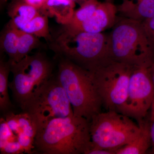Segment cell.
Segmentation results:
<instances>
[{"label":"cell","mask_w":154,"mask_h":154,"mask_svg":"<svg viewBox=\"0 0 154 154\" xmlns=\"http://www.w3.org/2000/svg\"><path fill=\"white\" fill-rule=\"evenodd\" d=\"M100 2L97 0H87L74 11L71 19L65 24L64 30L72 32L88 19L93 14Z\"/></svg>","instance_id":"e0dca14e"},{"label":"cell","mask_w":154,"mask_h":154,"mask_svg":"<svg viewBox=\"0 0 154 154\" xmlns=\"http://www.w3.org/2000/svg\"><path fill=\"white\" fill-rule=\"evenodd\" d=\"M8 61L13 75L9 88L22 108L34 93L49 79L51 65L40 54L28 55L17 62Z\"/></svg>","instance_id":"52a82bcc"},{"label":"cell","mask_w":154,"mask_h":154,"mask_svg":"<svg viewBox=\"0 0 154 154\" xmlns=\"http://www.w3.org/2000/svg\"><path fill=\"white\" fill-rule=\"evenodd\" d=\"M38 38L33 34L19 29L17 58L15 62H17L22 60L29 55L33 50L38 47L40 43Z\"/></svg>","instance_id":"d6986e66"},{"label":"cell","mask_w":154,"mask_h":154,"mask_svg":"<svg viewBox=\"0 0 154 154\" xmlns=\"http://www.w3.org/2000/svg\"><path fill=\"white\" fill-rule=\"evenodd\" d=\"M11 72L9 61H0V109L1 111H8L12 107L8 94L9 75Z\"/></svg>","instance_id":"ac0fdd59"},{"label":"cell","mask_w":154,"mask_h":154,"mask_svg":"<svg viewBox=\"0 0 154 154\" xmlns=\"http://www.w3.org/2000/svg\"><path fill=\"white\" fill-rule=\"evenodd\" d=\"M85 154H115V153L114 151L103 149L94 145L91 142Z\"/></svg>","instance_id":"603a6c76"},{"label":"cell","mask_w":154,"mask_h":154,"mask_svg":"<svg viewBox=\"0 0 154 154\" xmlns=\"http://www.w3.org/2000/svg\"><path fill=\"white\" fill-rule=\"evenodd\" d=\"M148 119L152 141V152L154 154V98L149 110Z\"/></svg>","instance_id":"7402d4cb"},{"label":"cell","mask_w":154,"mask_h":154,"mask_svg":"<svg viewBox=\"0 0 154 154\" xmlns=\"http://www.w3.org/2000/svg\"><path fill=\"white\" fill-rule=\"evenodd\" d=\"M91 143L90 122L73 115L53 119L38 128L35 149L44 154H85Z\"/></svg>","instance_id":"6da1fadb"},{"label":"cell","mask_w":154,"mask_h":154,"mask_svg":"<svg viewBox=\"0 0 154 154\" xmlns=\"http://www.w3.org/2000/svg\"><path fill=\"white\" fill-rule=\"evenodd\" d=\"M142 25L150 46L154 52V17L143 21Z\"/></svg>","instance_id":"44dd1931"},{"label":"cell","mask_w":154,"mask_h":154,"mask_svg":"<svg viewBox=\"0 0 154 154\" xmlns=\"http://www.w3.org/2000/svg\"><path fill=\"white\" fill-rule=\"evenodd\" d=\"M74 2H81L82 3L84 2H85V1H87V0H73Z\"/></svg>","instance_id":"484cf974"},{"label":"cell","mask_w":154,"mask_h":154,"mask_svg":"<svg viewBox=\"0 0 154 154\" xmlns=\"http://www.w3.org/2000/svg\"><path fill=\"white\" fill-rule=\"evenodd\" d=\"M22 109L30 116L37 129L53 119L74 114L64 90L57 79L48 80Z\"/></svg>","instance_id":"ba28073f"},{"label":"cell","mask_w":154,"mask_h":154,"mask_svg":"<svg viewBox=\"0 0 154 154\" xmlns=\"http://www.w3.org/2000/svg\"><path fill=\"white\" fill-rule=\"evenodd\" d=\"M117 7L120 17L141 22L154 17V0H122Z\"/></svg>","instance_id":"8fae6325"},{"label":"cell","mask_w":154,"mask_h":154,"mask_svg":"<svg viewBox=\"0 0 154 154\" xmlns=\"http://www.w3.org/2000/svg\"><path fill=\"white\" fill-rule=\"evenodd\" d=\"M118 14L117 6L113 3L100 2L91 17L75 30L72 32L66 31L72 33H102L104 30L113 28L119 18Z\"/></svg>","instance_id":"30bf717a"},{"label":"cell","mask_w":154,"mask_h":154,"mask_svg":"<svg viewBox=\"0 0 154 154\" xmlns=\"http://www.w3.org/2000/svg\"><path fill=\"white\" fill-rule=\"evenodd\" d=\"M19 29L10 20L4 29L0 39L1 48L8 56L9 60L16 61Z\"/></svg>","instance_id":"9a60e30c"},{"label":"cell","mask_w":154,"mask_h":154,"mask_svg":"<svg viewBox=\"0 0 154 154\" xmlns=\"http://www.w3.org/2000/svg\"><path fill=\"white\" fill-rule=\"evenodd\" d=\"M53 48L88 71L112 60L109 34L81 32L72 33L62 30L56 38Z\"/></svg>","instance_id":"277c9868"},{"label":"cell","mask_w":154,"mask_h":154,"mask_svg":"<svg viewBox=\"0 0 154 154\" xmlns=\"http://www.w3.org/2000/svg\"><path fill=\"white\" fill-rule=\"evenodd\" d=\"M141 127L140 132L129 143L116 150L115 154H146L152 146L148 119L138 124Z\"/></svg>","instance_id":"4fadbf2b"},{"label":"cell","mask_w":154,"mask_h":154,"mask_svg":"<svg viewBox=\"0 0 154 154\" xmlns=\"http://www.w3.org/2000/svg\"><path fill=\"white\" fill-rule=\"evenodd\" d=\"M89 122L92 143L115 153L132 141L141 130L129 116L112 110L95 114Z\"/></svg>","instance_id":"5b68a950"},{"label":"cell","mask_w":154,"mask_h":154,"mask_svg":"<svg viewBox=\"0 0 154 154\" xmlns=\"http://www.w3.org/2000/svg\"><path fill=\"white\" fill-rule=\"evenodd\" d=\"M13 23L19 30L31 33L38 38L51 40L47 17L40 14L26 22Z\"/></svg>","instance_id":"5bb4252c"},{"label":"cell","mask_w":154,"mask_h":154,"mask_svg":"<svg viewBox=\"0 0 154 154\" xmlns=\"http://www.w3.org/2000/svg\"><path fill=\"white\" fill-rule=\"evenodd\" d=\"M29 5L37 10H45L48 0H25Z\"/></svg>","instance_id":"cb8c5ba5"},{"label":"cell","mask_w":154,"mask_h":154,"mask_svg":"<svg viewBox=\"0 0 154 154\" xmlns=\"http://www.w3.org/2000/svg\"><path fill=\"white\" fill-rule=\"evenodd\" d=\"M150 71L152 80L154 86V63L150 67Z\"/></svg>","instance_id":"d4e9b609"},{"label":"cell","mask_w":154,"mask_h":154,"mask_svg":"<svg viewBox=\"0 0 154 154\" xmlns=\"http://www.w3.org/2000/svg\"><path fill=\"white\" fill-rule=\"evenodd\" d=\"M8 1V0H1V4H3V3H5Z\"/></svg>","instance_id":"83f0119b"},{"label":"cell","mask_w":154,"mask_h":154,"mask_svg":"<svg viewBox=\"0 0 154 154\" xmlns=\"http://www.w3.org/2000/svg\"><path fill=\"white\" fill-rule=\"evenodd\" d=\"M112 28L109 34L112 60L135 67L150 66L154 63V52L142 22L119 17Z\"/></svg>","instance_id":"7a4b0ae2"},{"label":"cell","mask_w":154,"mask_h":154,"mask_svg":"<svg viewBox=\"0 0 154 154\" xmlns=\"http://www.w3.org/2000/svg\"><path fill=\"white\" fill-rule=\"evenodd\" d=\"M38 11L25 0H13L9 6L8 14L14 23L26 22L39 14Z\"/></svg>","instance_id":"2e32d148"},{"label":"cell","mask_w":154,"mask_h":154,"mask_svg":"<svg viewBox=\"0 0 154 154\" xmlns=\"http://www.w3.org/2000/svg\"><path fill=\"white\" fill-rule=\"evenodd\" d=\"M136 67L110 60L89 71L102 105L107 110L119 112L126 102L130 80Z\"/></svg>","instance_id":"8992f818"},{"label":"cell","mask_w":154,"mask_h":154,"mask_svg":"<svg viewBox=\"0 0 154 154\" xmlns=\"http://www.w3.org/2000/svg\"><path fill=\"white\" fill-rule=\"evenodd\" d=\"M19 122V132L18 140L26 153L33 152L35 149L34 141L37 133V127L28 113L17 114Z\"/></svg>","instance_id":"7c38bea8"},{"label":"cell","mask_w":154,"mask_h":154,"mask_svg":"<svg viewBox=\"0 0 154 154\" xmlns=\"http://www.w3.org/2000/svg\"><path fill=\"white\" fill-rule=\"evenodd\" d=\"M114 0H105V2H109L113 3Z\"/></svg>","instance_id":"4316f807"},{"label":"cell","mask_w":154,"mask_h":154,"mask_svg":"<svg viewBox=\"0 0 154 154\" xmlns=\"http://www.w3.org/2000/svg\"><path fill=\"white\" fill-rule=\"evenodd\" d=\"M18 141L16 136L13 133L7 123L5 119H0V148L8 143Z\"/></svg>","instance_id":"ffe728a7"},{"label":"cell","mask_w":154,"mask_h":154,"mask_svg":"<svg viewBox=\"0 0 154 154\" xmlns=\"http://www.w3.org/2000/svg\"><path fill=\"white\" fill-rule=\"evenodd\" d=\"M151 66L135 68L130 80L127 99L119 111L138 124L146 118L154 98Z\"/></svg>","instance_id":"9c48e42d"},{"label":"cell","mask_w":154,"mask_h":154,"mask_svg":"<svg viewBox=\"0 0 154 154\" xmlns=\"http://www.w3.org/2000/svg\"><path fill=\"white\" fill-rule=\"evenodd\" d=\"M57 79L64 90L74 115L90 122L101 112L102 100L91 72L66 59L59 63Z\"/></svg>","instance_id":"3957f363"}]
</instances>
